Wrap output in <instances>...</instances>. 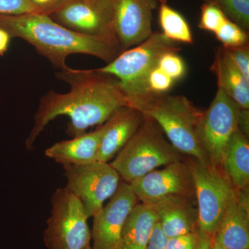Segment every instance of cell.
Wrapping results in <instances>:
<instances>
[{"label":"cell","mask_w":249,"mask_h":249,"mask_svg":"<svg viewBox=\"0 0 249 249\" xmlns=\"http://www.w3.org/2000/svg\"><path fill=\"white\" fill-rule=\"evenodd\" d=\"M238 129L245 136L249 134V109L240 107L238 112Z\"/></svg>","instance_id":"1f68e13d"},{"label":"cell","mask_w":249,"mask_h":249,"mask_svg":"<svg viewBox=\"0 0 249 249\" xmlns=\"http://www.w3.org/2000/svg\"><path fill=\"white\" fill-rule=\"evenodd\" d=\"M218 88L242 109H249V81L239 71L224 47L217 49L211 67Z\"/></svg>","instance_id":"ac0fdd59"},{"label":"cell","mask_w":249,"mask_h":249,"mask_svg":"<svg viewBox=\"0 0 249 249\" xmlns=\"http://www.w3.org/2000/svg\"><path fill=\"white\" fill-rule=\"evenodd\" d=\"M234 65L249 81V45L226 48Z\"/></svg>","instance_id":"4316f807"},{"label":"cell","mask_w":249,"mask_h":249,"mask_svg":"<svg viewBox=\"0 0 249 249\" xmlns=\"http://www.w3.org/2000/svg\"><path fill=\"white\" fill-rule=\"evenodd\" d=\"M239 109L235 101L218 88L211 106L203 112L199 139L212 165L222 168L229 142L238 129Z\"/></svg>","instance_id":"9c48e42d"},{"label":"cell","mask_w":249,"mask_h":249,"mask_svg":"<svg viewBox=\"0 0 249 249\" xmlns=\"http://www.w3.org/2000/svg\"><path fill=\"white\" fill-rule=\"evenodd\" d=\"M86 249H93L91 248V246H90V247H88V248H87Z\"/></svg>","instance_id":"74e56055"},{"label":"cell","mask_w":249,"mask_h":249,"mask_svg":"<svg viewBox=\"0 0 249 249\" xmlns=\"http://www.w3.org/2000/svg\"><path fill=\"white\" fill-rule=\"evenodd\" d=\"M138 199L128 183L121 181L116 193L93 217V249H118L121 231Z\"/></svg>","instance_id":"4fadbf2b"},{"label":"cell","mask_w":249,"mask_h":249,"mask_svg":"<svg viewBox=\"0 0 249 249\" xmlns=\"http://www.w3.org/2000/svg\"><path fill=\"white\" fill-rule=\"evenodd\" d=\"M196 201L173 198L152 205L167 238L198 231Z\"/></svg>","instance_id":"e0dca14e"},{"label":"cell","mask_w":249,"mask_h":249,"mask_svg":"<svg viewBox=\"0 0 249 249\" xmlns=\"http://www.w3.org/2000/svg\"><path fill=\"white\" fill-rule=\"evenodd\" d=\"M227 18L217 6L206 3L201 6L199 29L215 33Z\"/></svg>","instance_id":"484cf974"},{"label":"cell","mask_w":249,"mask_h":249,"mask_svg":"<svg viewBox=\"0 0 249 249\" xmlns=\"http://www.w3.org/2000/svg\"><path fill=\"white\" fill-rule=\"evenodd\" d=\"M88 1L91 3H96L98 2V1H101V0H88Z\"/></svg>","instance_id":"8d00e7d4"},{"label":"cell","mask_w":249,"mask_h":249,"mask_svg":"<svg viewBox=\"0 0 249 249\" xmlns=\"http://www.w3.org/2000/svg\"><path fill=\"white\" fill-rule=\"evenodd\" d=\"M214 34L222 47L226 48L249 44L248 33L228 18Z\"/></svg>","instance_id":"603a6c76"},{"label":"cell","mask_w":249,"mask_h":249,"mask_svg":"<svg viewBox=\"0 0 249 249\" xmlns=\"http://www.w3.org/2000/svg\"><path fill=\"white\" fill-rule=\"evenodd\" d=\"M175 81L168 75L165 74L164 72L161 71L157 65L149 72L145 78V94L143 96L148 93H152V94L166 93L171 89Z\"/></svg>","instance_id":"cb8c5ba5"},{"label":"cell","mask_w":249,"mask_h":249,"mask_svg":"<svg viewBox=\"0 0 249 249\" xmlns=\"http://www.w3.org/2000/svg\"><path fill=\"white\" fill-rule=\"evenodd\" d=\"M49 16L67 29L101 39L121 52L104 0L96 3L88 0H70Z\"/></svg>","instance_id":"7c38bea8"},{"label":"cell","mask_w":249,"mask_h":249,"mask_svg":"<svg viewBox=\"0 0 249 249\" xmlns=\"http://www.w3.org/2000/svg\"><path fill=\"white\" fill-rule=\"evenodd\" d=\"M159 20L163 34L178 43L193 44L191 27L184 17L167 4H160Z\"/></svg>","instance_id":"44dd1931"},{"label":"cell","mask_w":249,"mask_h":249,"mask_svg":"<svg viewBox=\"0 0 249 249\" xmlns=\"http://www.w3.org/2000/svg\"><path fill=\"white\" fill-rule=\"evenodd\" d=\"M200 235V234H199ZM201 236V249H211L212 247V239H210L206 236Z\"/></svg>","instance_id":"836d02e7"},{"label":"cell","mask_w":249,"mask_h":249,"mask_svg":"<svg viewBox=\"0 0 249 249\" xmlns=\"http://www.w3.org/2000/svg\"><path fill=\"white\" fill-rule=\"evenodd\" d=\"M178 44L167 38L163 33L152 32L143 42L124 51L106 66L96 70L119 80L128 106L129 103L145 94V78L162 55L181 51Z\"/></svg>","instance_id":"5b68a950"},{"label":"cell","mask_w":249,"mask_h":249,"mask_svg":"<svg viewBox=\"0 0 249 249\" xmlns=\"http://www.w3.org/2000/svg\"><path fill=\"white\" fill-rule=\"evenodd\" d=\"M28 1L34 6L36 13L50 16L70 0H28Z\"/></svg>","instance_id":"f546056e"},{"label":"cell","mask_w":249,"mask_h":249,"mask_svg":"<svg viewBox=\"0 0 249 249\" xmlns=\"http://www.w3.org/2000/svg\"><path fill=\"white\" fill-rule=\"evenodd\" d=\"M157 2L160 3V4H167L168 0H157Z\"/></svg>","instance_id":"d590c367"},{"label":"cell","mask_w":249,"mask_h":249,"mask_svg":"<svg viewBox=\"0 0 249 249\" xmlns=\"http://www.w3.org/2000/svg\"><path fill=\"white\" fill-rule=\"evenodd\" d=\"M191 167L198 213V231L213 239L235 188L222 168L187 157Z\"/></svg>","instance_id":"8992f818"},{"label":"cell","mask_w":249,"mask_h":249,"mask_svg":"<svg viewBox=\"0 0 249 249\" xmlns=\"http://www.w3.org/2000/svg\"><path fill=\"white\" fill-rule=\"evenodd\" d=\"M184 159L158 124L145 116L136 133L110 164L124 182L131 183L159 167Z\"/></svg>","instance_id":"277c9868"},{"label":"cell","mask_w":249,"mask_h":249,"mask_svg":"<svg viewBox=\"0 0 249 249\" xmlns=\"http://www.w3.org/2000/svg\"><path fill=\"white\" fill-rule=\"evenodd\" d=\"M36 13L34 6L28 0H0V15H18Z\"/></svg>","instance_id":"f1b7e54d"},{"label":"cell","mask_w":249,"mask_h":249,"mask_svg":"<svg viewBox=\"0 0 249 249\" xmlns=\"http://www.w3.org/2000/svg\"><path fill=\"white\" fill-rule=\"evenodd\" d=\"M145 116L135 108L124 106L116 110L106 123L98 150V161L109 163L133 137Z\"/></svg>","instance_id":"9a60e30c"},{"label":"cell","mask_w":249,"mask_h":249,"mask_svg":"<svg viewBox=\"0 0 249 249\" xmlns=\"http://www.w3.org/2000/svg\"><path fill=\"white\" fill-rule=\"evenodd\" d=\"M249 189H235L214 237L227 249H249Z\"/></svg>","instance_id":"5bb4252c"},{"label":"cell","mask_w":249,"mask_h":249,"mask_svg":"<svg viewBox=\"0 0 249 249\" xmlns=\"http://www.w3.org/2000/svg\"><path fill=\"white\" fill-rule=\"evenodd\" d=\"M57 78L70 85L68 92L51 90L41 97L34 116V124L25 142L27 150L47 124L55 118L67 116L70 121L67 132L72 137L85 133L93 126L106 123L114 112L127 106V100L119 80L95 70H60Z\"/></svg>","instance_id":"6da1fadb"},{"label":"cell","mask_w":249,"mask_h":249,"mask_svg":"<svg viewBox=\"0 0 249 249\" xmlns=\"http://www.w3.org/2000/svg\"><path fill=\"white\" fill-rule=\"evenodd\" d=\"M65 186L80 199L88 218L93 217L117 191L121 177L110 163L95 161L65 165Z\"/></svg>","instance_id":"ba28073f"},{"label":"cell","mask_w":249,"mask_h":249,"mask_svg":"<svg viewBox=\"0 0 249 249\" xmlns=\"http://www.w3.org/2000/svg\"><path fill=\"white\" fill-rule=\"evenodd\" d=\"M167 237L160 229V224L157 222L152 232L147 249H166Z\"/></svg>","instance_id":"4dcf8cb0"},{"label":"cell","mask_w":249,"mask_h":249,"mask_svg":"<svg viewBox=\"0 0 249 249\" xmlns=\"http://www.w3.org/2000/svg\"><path fill=\"white\" fill-rule=\"evenodd\" d=\"M213 4L224 13L226 17L249 32V0H204Z\"/></svg>","instance_id":"7402d4cb"},{"label":"cell","mask_w":249,"mask_h":249,"mask_svg":"<svg viewBox=\"0 0 249 249\" xmlns=\"http://www.w3.org/2000/svg\"><path fill=\"white\" fill-rule=\"evenodd\" d=\"M0 28L7 31L11 38L18 37L27 41L55 68L60 70L68 68L67 57L73 54L92 55L109 63L121 53L106 41L63 27L49 15H0Z\"/></svg>","instance_id":"7a4b0ae2"},{"label":"cell","mask_w":249,"mask_h":249,"mask_svg":"<svg viewBox=\"0 0 249 249\" xmlns=\"http://www.w3.org/2000/svg\"><path fill=\"white\" fill-rule=\"evenodd\" d=\"M11 36L9 33L2 28H0V55L2 56L9 49Z\"/></svg>","instance_id":"d6a6232c"},{"label":"cell","mask_w":249,"mask_h":249,"mask_svg":"<svg viewBox=\"0 0 249 249\" xmlns=\"http://www.w3.org/2000/svg\"><path fill=\"white\" fill-rule=\"evenodd\" d=\"M105 129L104 123L92 132L55 142L45 150V156L62 165H85L97 161Z\"/></svg>","instance_id":"2e32d148"},{"label":"cell","mask_w":249,"mask_h":249,"mask_svg":"<svg viewBox=\"0 0 249 249\" xmlns=\"http://www.w3.org/2000/svg\"><path fill=\"white\" fill-rule=\"evenodd\" d=\"M157 66L174 81L181 79L186 74V65L177 52H167L160 57Z\"/></svg>","instance_id":"d4e9b609"},{"label":"cell","mask_w":249,"mask_h":249,"mask_svg":"<svg viewBox=\"0 0 249 249\" xmlns=\"http://www.w3.org/2000/svg\"><path fill=\"white\" fill-rule=\"evenodd\" d=\"M157 222L152 206L137 204L123 227L118 249H147Z\"/></svg>","instance_id":"d6986e66"},{"label":"cell","mask_w":249,"mask_h":249,"mask_svg":"<svg viewBox=\"0 0 249 249\" xmlns=\"http://www.w3.org/2000/svg\"><path fill=\"white\" fill-rule=\"evenodd\" d=\"M129 107L155 121L178 152L204 163H210L199 139L203 112L184 96L148 94L137 98Z\"/></svg>","instance_id":"3957f363"},{"label":"cell","mask_w":249,"mask_h":249,"mask_svg":"<svg viewBox=\"0 0 249 249\" xmlns=\"http://www.w3.org/2000/svg\"><path fill=\"white\" fill-rule=\"evenodd\" d=\"M51 214L44 231L48 249H86L91 232L81 201L65 187L58 188L51 198Z\"/></svg>","instance_id":"52a82bcc"},{"label":"cell","mask_w":249,"mask_h":249,"mask_svg":"<svg viewBox=\"0 0 249 249\" xmlns=\"http://www.w3.org/2000/svg\"><path fill=\"white\" fill-rule=\"evenodd\" d=\"M222 168L235 189H249V137L239 129L229 142Z\"/></svg>","instance_id":"ffe728a7"},{"label":"cell","mask_w":249,"mask_h":249,"mask_svg":"<svg viewBox=\"0 0 249 249\" xmlns=\"http://www.w3.org/2000/svg\"><path fill=\"white\" fill-rule=\"evenodd\" d=\"M211 249H226L224 246L222 245V244L219 242L216 237H213L212 241V247Z\"/></svg>","instance_id":"e575fe53"},{"label":"cell","mask_w":249,"mask_h":249,"mask_svg":"<svg viewBox=\"0 0 249 249\" xmlns=\"http://www.w3.org/2000/svg\"><path fill=\"white\" fill-rule=\"evenodd\" d=\"M121 52L140 44L152 34V11L157 0H104Z\"/></svg>","instance_id":"8fae6325"},{"label":"cell","mask_w":249,"mask_h":249,"mask_svg":"<svg viewBox=\"0 0 249 249\" xmlns=\"http://www.w3.org/2000/svg\"><path fill=\"white\" fill-rule=\"evenodd\" d=\"M166 249H201L199 231L167 238Z\"/></svg>","instance_id":"83f0119b"},{"label":"cell","mask_w":249,"mask_h":249,"mask_svg":"<svg viewBox=\"0 0 249 249\" xmlns=\"http://www.w3.org/2000/svg\"><path fill=\"white\" fill-rule=\"evenodd\" d=\"M142 204L154 205L173 198L196 201L194 182L187 157L152 170L129 183Z\"/></svg>","instance_id":"30bf717a"}]
</instances>
